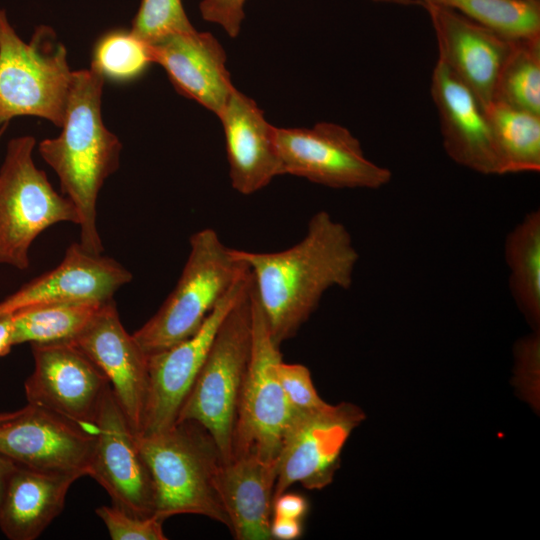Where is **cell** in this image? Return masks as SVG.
Masks as SVG:
<instances>
[{
  "instance_id": "16",
  "label": "cell",
  "mask_w": 540,
  "mask_h": 540,
  "mask_svg": "<svg viewBox=\"0 0 540 540\" xmlns=\"http://www.w3.org/2000/svg\"><path fill=\"white\" fill-rule=\"evenodd\" d=\"M436 34L438 55L484 108L493 101L500 70L513 41L439 3L421 1Z\"/></svg>"
},
{
  "instance_id": "33",
  "label": "cell",
  "mask_w": 540,
  "mask_h": 540,
  "mask_svg": "<svg viewBox=\"0 0 540 540\" xmlns=\"http://www.w3.org/2000/svg\"><path fill=\"white\" fill-rule=\"evenodd\" d=\"M306 499L296 493L287 491L276 496L273 501V516H281L301 520L307 513Z\"/></svg>"
},
{
  "instance_id": "29",
  "label": "cell",
  "mask_w": 540,
  "mask_h": 540,
  "mask_svg": "<svg viewBox=\"0 0 540 540\" xmlns=\"http://www.w3.org/2000/svg\"><path fill=\"white\" fill-rule=\"evenodd\" d=\"M193 29L181 0H142L130 31L151 45L169 34Z\"/></svg>"
},
{
  "instance_id": "27",
  "label": "cell",
  "mask_w": 540,
  "mask_h": 540,
  "mask_svg": "<svg viewBox=\"0 0 540 540\" xmlns=\"http://www.w3.org/2000/svg\"><path fill=\"white\" fill-rule=\"evenodd\" d=\"M492 102L540 115V37L513 41Z\"/></svg>"
},
{
  "instance_id": "9",
  "label": "cell",
  "mask_w": 540,
  "mask_h": 540,
  "mask_svg": "<svg viewBox=\"0 0 540 540\" xmlns=\"http://www.w3.org/2000/svg\"><path fill=\"white\" fill-rule=\"evenodd\" d=\"M281 175L305 178L336 189H379L392 172L369 160L344 126L320 122L312 128H277Z\"/></svg>"
},
{
  "instance_id": "39",
  "label": "cell",
  "mask_w": 540,
  "mask_h": 540,
  "mask_svg": "<svg viewBox=\"0 0 540 540\" xmlns=\"http://www.w3.org/2000/svg\"><path fill=\"white\" fill-rule=\"evenodd\" d=\"M10 412H7V413H1L0 414V421L4 420L5 418H7L9 416Z\"/></svg>"
},
{
  "instance_id": "40",
  "label": "cell",
  "mask_w": 540,
  "mask_h": 540,
  "mask_svg": "<svg viewBox=\"0 0 540 540\" xmlns=\"http://www.w3.org/2000/svg\"><path fill=\"white\" fill-rule=\"evenodd\" d=\"M533 1H539V0H533Z\"/></svg>"
},
{
  "instance_id": "25",
  "label": "cell",
  "mask_w": 540,
  "mask_h": 540,
  "mask_svg": "<svg viewBox=\"0 0 540 540\" xmlns=\"http://www.w3.org/2000/svg\"><path fill=\"white\" fill-rule=\"evenodd\" d=\"M106 301H62L18 310L10 314L12 344L72 341Z\"/></svg>"
},
{
  "instance_id": "7",
  "label": "cell",
  "mask_w": 540,
  "mask_h": 540,
  "mask_svg": "<svg viewBox=\"0 0 540 540\" xmlns=\"http://www.w3.org/2000/svg\"><path fill=\"white\" fill-rule=\"evenodd\" d=\"M36 140L25 135L7 144L0 168V264L29 267L33 241L48 227L79 223L77 211L33 161Z\"/></svg>"
},
{
  "instance_id": "37",
  "label": "cell",
  "mask_w": 540,
  "mask_h": 540,
  "mask_svg": "<svg viewBox=\"0 0 540 540\" xmlns=\"http://www.w3.org/2000/svg\"><path fill=\"white\" fill-rule=\"evenodd\" d=\"M375 2H381V3H389V4H397V5H421L420 0H372Z\"/></svg>"
},
{
  "instance_id": "3",
  "label": "cell",
  "mask_w": 540,
  "mask_h": 540,
  "mask_svg": "<svg viewBox=\"0 0 540 540\" xmlns=\"http://www.w3.org/2000/svg\"><path fill=\"white\" fill-rule=\"evenodd\" d=\"M140 452L152 476L155 515L166 520L178 514L208 517L229 529L215 478L222 461L211 435L194 421L136 435Z\"/></svg>"
},
{
  "instance_id": "17",
  "label": "cell",
  "mask_w": 540,
  "mask_h": 540,
  "mask_svg": "<svg viewBox=\"0 0 540 540\" xmlns=\"http://www.w3.org/2000/svg\"><path fill=\"white\" fill-rule=\"evenodd\" d=\"M442 143L455 163L484 175H502L485 108L438 58L431 78Z\"/></svg>"
},
{
  "instance_id": "31",
  "label": "cell",
  "mask_w": 540,
  "mask_h": 540,
  "mask_svg": "<svg viewBox=\"0 0 540 540\" xmlns=\"http://www.w3.org/2000/svg\"><path fill=\"white\" fill-rule=\"evenodd\" d=\"M277 374L293 411L318 409L328 404L318 395L306 366L282 360L277 366Z\"/></svg>"
},
{
  "instance_id": "35",
  "label": "cell",
  "mask_w": 540,
  "mask_h": 540,
  "mask_svg": "<svg viewBox=\"0 0 540 540\" xmlns=\"http://www.w3.org/2000/svg\"><path fill=\"white\" fill-rule=\"evenodd\" d=\"M12 346V317L6 315L0 317V357L8 354Z\"/></svg>"
},
{
  "instance_id": "24",
  "label": "cell",
  "mask_w": 540,
  "mask_h": 540,
  "mask_svg": "<svg viewBox=\"0 0 540 540\" xmlns=\"http://www.w3.org/2000/svg\"><path fill=\"white\" fill-rule=\"evenodd\" d=\"M501 172L540 171V115L499 102L486 108Z\"/></svg>"
},
{
  "instance_id": "30",
  "label": "cell",
  "mask_w": 540,
  "mask_h": 540,
  "mask_svg": "<svg viewBox=\"0 0 540 540\" xmlns=\"http://www.w3.org/2000/svg\"><path fill=\"white\" fill-rule=\"evenodd\" d=\"M96 514L102 519L113 540H166L164 519L157 515L139 517L114 505L101 506Z\"/></svg>"
},
{
  "instance_id": "19",
  "label": "cell",
  "mask_w": 540,
  "mask_h": 540,
  "mask_svg": "<svg viewBox=\"0 0 540 540\" xmlns=\"http://www.w3.org/2000/svg\"><path fill=\"white\" fill-rule=\"evenodd\" d=\"M150 46L153 63L163 67L176 91L218 117L235 89L219 41L193 29L169 34Z\"/></svg>"
},
{
  "instance_id": "18",
  "label": "cell",
  "mask_w": 540,
  "mask_h": 540,
  "mask_svg": "<svg viewBox=\"0 0 540 540\" xmlns=\"http://www.w3.org/2000/svg\"><path fill=\"white\" fill-rule=\"evenodd\" d=\"M132 280L116 260L71 244L61 263L0 301V317L33 305L62 301H106Z\"/></svg>"
},
{
  "instance_id": "14",
  "label": "cell",
  "mask_w": 540,
  "mask_h": 540,
  "mask_svg": "<svg viewBox=\"0 0 540 540\" xmlns=\"http://www.w3.org/2000/svg\"><path fill=\"white\" fill-rule=\"evenodd\" d=\"M96 430L27 404L0 421V454L31 469L88 475Z\"/></svg>"
},
{
  "instance_id": "4",
  "label": "cell",
  "mask_w": 540,
  "mask_h": 540,
  "mask_svg": "<svg viewBox=\"0 0 540 540\" xmlns=\"http://www.w3.org/2000/svg\"><path fill=\"white\" fill-rule=\"evenodd\" d=\"M182 273L158 311L132 335L147 355L194 335L249 271L211 228L195 232Z\"/></svg>"
},
{
  "instance_id": "23",
  "label": "cell",
  "mask_w": 540,
  "mask_h": 540,
  "mask_svg": "<svg viewBox=\"0 0 540 540\" xmlns=\"http://www.w3.org/2000/svg\"><path fill=\"white\" fill-rule=\"evenodd\" d=\"M509 289L519 310L535 327L540 322V211L533 210L504 241Z\"/></svg>"
},
{
  "instance_id": "34",
  "label": "cell",
  "mask_w": 540,
  "mask_h": 540,
  "mask_svg": "<svg viewBox=\"0 0 540 540\" xmlns=\"http://www.w3.org/2000/svg\"><path fill=\"white\" fill-rule=\"evenodd\" d=\"M270 533L272 539L294 540L301 536V520L281 516H273Z\"/></svg>"
},
{
  "instance_id": "38",
  "label": "cell",
  "mask_w": 540,
  "mask_h": 540,
  "mask_svg": "<svg viewBox=\"0 0 540 540\" xmlns=\"http://www.w3.org/2000/svg\"><path fill=\"white\" fill-rule=\"evenodd\" d=\"M7 125L8 124H3V125H0V138L2 137V135L4 134L6 128H7Z\"/></svg>"
},
{
  "instance_id": "36",
  "label": "cell",
  "mask_w": 540,
  "mask_h": 540,
  "mask_svg": "<svg viewBox=\"0 0 540 540\" xmlns=\"http://www.w3.org/2000/svg\"><path fill=\"white\" fill-rule=\"evenodd\" d=\"M17 467V464L8 457L0 454V501L6 488L7 482Z\"/></svg>"
},
{
  "instance_id": "8",
  "label": "cell",
  "mask_w": 540,
  "mask_h": 540,
  "mask_svg": "<svg viewBox=\"0 0 540 540\" xmlns=\"http://www.w3.org/2000/svg\"><path fill=\"white\" fill-rule=\"evenodd\" d=\"M252 349L242 387L232 440V458L256 455L278 461L292 408L280 384V346L267 328L251 285Z\"/></svg>"
},
{
  "instance_id": "1",
  "label": "cell",
  "mask_w": 540,
  "mask_h": 540,
  "mask_svg": "<svg viewBox=\"0 0 540 540\" xmlns=\"http://www.w3.org/2000/svg\"><path fill=\"white\" fill-rule=\"evenodd\" d=\"M250 270L267 328L277 345L294 337L333 287L353 283L359 253L346 226L327 211L310 218L305 236L277 252L234 248Z\"/></svg>"
},
{
  "instance_id": "26",
  "label": "cell",
  "mask_w": 540,
  "mask_h": 540,
  "mask_svg": "<svg viewBox=\"0 0 540 540\" xmlns=\"http://www.w3.org/2000/svg\"><path fill=\"white\" fill-rule=\"evenodd\" d=\"M450 7L511 40L540 37V2L533 0H420Z\"/></svg>"
},
{
  "instance_id": "2",
  "label": "cell",
  "mask_w": 540,
  "mask_h": 540,
  "mask_svg": "<svg viewBox=\"0 0 540 540\" xmlns=\"http://www.w3.org/2000/svg\"><path fill=\"white\" fill-rule=\"evenodd\" d=\"M105 79L93 68L73 71L61 133L44 139L38 150L55 171L62 193L73 203L79 218L80 244L102 254L96 225L98 194L105 180L117 171L122 144L102 117Z\"/></svg>"
},
{
  "instance_id": "21",
  "label": "cell",
  "mask_w": 540,
  "mask_h": 540,
  "mask_svg": "<svg viewBox=\"0 0 540 540\" xmlns=\"http://www.w3.org/2000/svg\"><path fill=\"white\" fill-rule=\"evenodd\" d=\"M277 461L256 455L221 461L215 485L237 540H270Z\"/></svg>"
},
{
  "instance_id": "6",
  "label": "cell",
  "mask_w": 540,
  "mask_h": 540,
  "mask_svg": "<svg viewBox=\"0 0 540 540\" xmlns=\"http://www.w3.org/2000/svg\"><path fill=\"white\" fill-rule=\"evenodd\" d=\"M73 70L65 46L46 26L24 42L0 10V125L35 116L61 127Z\"/></svg>"
},
{
  "instance_id": "13",
  "label": "cell",
  "mask_w": 540,
  "mask_h": 540,
  "mask_svg": "<svg viewBox=\"0 0 540 540\" xmlns=\"http://www.w3.org/2000/svg\"><path fill=\"white\" fill-rule=\"evenodd\" d=\"M88 476L109 494L112 505L139 517L155 515L151 473L140 452L136 434L122 412L111 386L96 423Z\"/></svg>"
},
{
  "instance_id": "5",
  "label": "cell",
  "mask_w": 540,
  "mask_h": 540,
  "mask_svg": "<svg viewBox=\"0 0 540 540\" xmlns=\"http://www.w3.org/2000/svg\"><path fill=\"white\" fill-rule=\"evenodd\" d=\"M251 285L252 280L220 324L176 421H194L205 428L223 461L232 459L237 410L251 356Z\"/></svg>"
},
{
  "instance_id": "12",
  "label": "cell",
  "mask_w": 540,
  "mask_h": 540,
  "mask_svg": "<svg viewBox=\"0 0 540 540\" xmlns=\"http://www.w3.org/2000/svg\"><path fill=\"white\" fill-rule=\"evenodd\" d=\"M251 273L238 281L191 337L148 355V393L141 432L165 430L177 421L223 319L251 284Z\"/></svg>"
},
{
  "instance_id": "22",
  "label": "cell",
  "mask_w": 540,
  "mask_h": 540,
  "mask_svg": "<svg viewBox=\"0 0 540 540\" xmlns=\"http://www.w3.org/2000/svg\"><path fill=\"white\" fill-rule=\"evenodd\" d=\"M82 475L17 465L0 501V528L11 540L38 538L62 512L70 486Z\"/></svg>"
},
{
  "instance_id": "15",
  "label": "cell",
  "mask_w": 540,
  "mask_h": 540,
  "mask_svg": "<svg viewBox=\"0 0 540 540\" xmlns=\"http://www.w3.org/2000/svg\"><path fill=\"white\" fill-rule=\"evenodd\" d=\"M71 342L106 375L116 401L138 435L148 393V355L123 327L114 300H107Z\"/></svg>"
},
{
  "instance_id": "28",
  "label": "cell",
  "mask_w": 540,
  "mask_h": 540,
  "mask_svg": "<svg viewBox=\"0 0 540 540\" xmlns=\"http://www.w3.org/2000/svg\"><path fill=\"white\" fill-rule=\"evenodd\" d=\"M152 63L148 43L131 31L113 30L95 43L91 68L104 79L127 82L142 76Z\"/></svg>"
},
{
  "instance_id": "11",
  "label": "cell",
  "mask_w": 540,
  "mask_h": 540,
  "mask_svg": "<svg viewBox=\"0 0 540 540\" xmlns=\"http://www.w3.org/2000/svg\"><path fill=\"white\" fill-rule=\"evenodd\" d=\"M31 348L34 370L24 385L28 404L96 430L110 388L106 375L71 341L31 343Z\"/></svg>"
},
{
  "instance_id": "32",
  "label": "cell",
  "mask_w": 540,
  "mask_h": 540,
  "mask_svg": "<svg viewBox=\"0 0 540 540\" xmlns=\"http://www.w3.org/2000/svg\"><path fill=\"white\" fill-rule=\"evenodd\" d=\"M246 0H203L200 11L204 20L219 24L226 33L235 38L240 33L244 19L243 6Z\"/></svg>"
},
{
  "instance_id": "10",
  "label": "cell",
  "mask_w": 540,
  "mask_h": 540,
  "mask_svg": "<svg viewBox=\"0 0 540 540\" xmlns=\"http://www.w3.org/2000/svg\"><path fill=\"white\" fill-rule=\"evenodd\" d=\"M364 418L358 406L347 402L294 410L278 456L274 498L294 484L309 490L328 486L344 444Z\"/></svg>"
},
{
  "instance_id": "20",
  "label": "cell",
  "mask_w": 540,
  "mask_h": 540,
  "mask_svg": "<svg viewBox=\"0 0 540 540\" xmlns=\"http://www.w3.org/2000/svg\"><path fill=\"white\" fill-rule=\"evenodd\" d=\"M218 118L224 131L229 177L234 190L250 195L281 175L276 127L266 120L253 99L235 88Z\"/></svg>"
}]
</instances>
